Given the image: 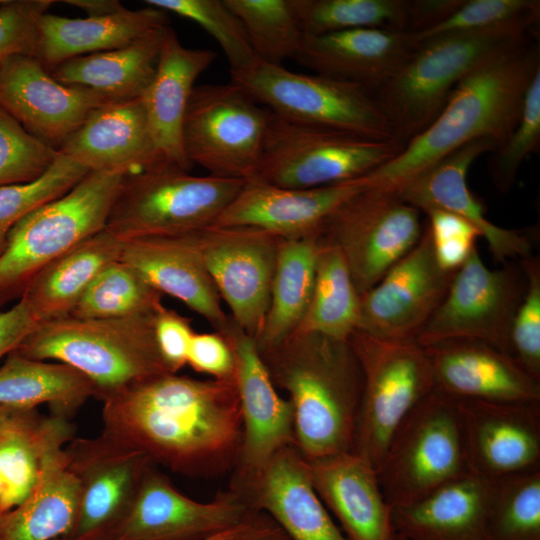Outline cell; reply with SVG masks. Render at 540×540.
I'll return each instance as SVG.
<instances>
[{"label": "cell", "instance_id": "18", "mask_svg": "<svg viewBox=\"0 0 540 540\" xmlns=\"http://www.w3.org/2000/svg\"><path fill=\"white\" fill-rule=\"evenodd\" d=\"M65 451L79 482L80 503L76 525L64 540H99L127 512L145 474L155 464L103 433L73 438Z\"/></svg>", "mask_w": 540, "mask_h": 540}, {"label": "cell", "instance_id": "38", "mask_svg": "<svg viewBox=\"0 0 540 540\" xmlns=\"http://www.w3.org/2000/svg\"><path fill=\"white\" fill-rule=\"evenodd\" d=\"M318 246V234L281 240L268 310L255 338L259 351L279 344L300 325L313 290Z\"/></svg>", "mask_w": 540, "mask_h": 540}, {"label": "cell", "instance_id": "29", "mask_svg": "<svg viewBox=\"0 0 540 540\" xmlns=\"http://www.w3.org/2000/svg\"><path fill=\"white\" fill-rule=\"evenodd\" d=\"M416 44L414 34L356 28L304 35L295 58L315 74L372 92L399 68Z\"/></svg>", "mask_w": 540, "mask_h": 540}, {"label": "cell", "instance_id": "43", "mask_svg": "<svg viewBox=\"0 0 540 540\" xmlns=\"http://www.w3.org/2000/svg\"><path fill=\"white\" fill-rule=\"evenodd\" d=\"M487 540H540V469L493 481Z\"/></svg>", "mask_w": 540, "mask_h": 540}, {"label": "cell", "instance_id": "52", "mask_svg": "<svg viewBox=\"0 0 540 540\" xmlns=\"http://www.w3.org/2000/svg\"><path fill=\"white\" fill-rule=\"evenodd\" d=\"M194 331L188 318L162 305L154 316V334L160 356L171 373L187 365Z\"/></svg>", "mask_w": 540, "mask_h": 540}, {"label": "cell", "instance_id": "44", "mask_svg": "<svg viewBox=\"0 0 540 540\" xmlns=\"http://www.w3.org/2000/svg\"><path fill=\"white\" fill-rule=\"evenodd\" d=\"M145 3L201 26L224 52L230 73L245 70L258 60L243 24L224 0H145Z\"/></svg>", "mask_w": 540, "mask_h": 540}, {"label": "cell", "instance_id": "27", "mask_svg": "<svg viewBox=\"0 0 540 540\" xmlns=\"http://www.w3.org/2000/svg\"><path fill=\"white\" fill-rule=\"evenodd\" d=\"M308 466L314 489L348 540H397L392 507L366 459L346 452L310 460Z\"/></svg>", "mask_w": 540, "mask_h": 540}, {"label": "cell", "instance_id": "1", "mask_svg": "<svg viewBox=\"0 0 540 540\" xmlns=\"http://www.w3.org/2000/svg\"><path fill=\"white\" fill-rule=\"evenodd\" d=\"M102 433L187 476L233 469L242 421L235 381L166 372L103 401Z\"/></svg>", "mask_w": 540, "mask_h": 540}, {"label": "cell", "instance_id": "32", "mask_svg": "<svg viewBox=\"0 0 540 540\" xmlns=\"http://www.w3.org/2000/svg\"><path fill=\"white\" fill-rule=\"evenodd\" d=\"M167 24L168 13L151 6L85 18L46 12L38 20L35 57L51 72L66 60L125 47Z\"/></svg>", "mask_w": 540, "mask_h": 540}, {"label": "cell", "instance_id": "22", "mask_svg": "<svg viewBox=\"0 0 540 540\" xmlns=\"http://www.w3.org/2000/svg\"><path fill=\"white\" fill-rule=\"evenodd\" d=\"M228 489L249 510L269 516L290 540H348L314 489L308 461L295 445L280 449Z\"/></svg>", "mask_w": 540, "mask_h": 540}, {"label": "cell", "instance_id": "42", "mask_svg": "<svg viewBox=\"0 0 540 540\" xmlns=\"http://www.w3.org/2000/svg\"><path fill=\"white\" fill-rule=\"evenodd\" d=\"M239 18L256 58L264 63L281 65L295 58L303 33L290 0H224Z\"/></svg>", "mask_w": 540, "mask_h": 540}, {"label": "cell", "instance_id": "19", "mask_svg": "<svg viewBox=\"0 0 540 540\" xmlns=\"http://www.w3.org/2000/svg\"><path fill=\"white\" fill-rule=\"evenodd\" d=\"M218 333L226 338L235 357L242 431L230 481H239L254 474L280 449L296 446L294 412L288 398L278 393L255 339L231 317Z\"/></svg>", "mask_w": 540, "mask_h": 540}, {"label": "cell", "instance_id": "11", "mask_svg": "<svg viewBox=\"0 0 540 540\" xmlns=\"http://www.w3.org/2000/svg\"><path fill=\"white\" fill-rule=\"evenodd\" d=\"M361 367L363 389L353 452L378 468L402 421L434 388L422 346L384 340L360 330L348 339Z\"/></svg>", "mask_w": 540, "mask_h": 540}, {"label": "cell", "instance_id": "12", "mask_svg": "<svg viewBox=\"0 0 540 540\" xmlns=\"http://www.w3.org/2000/svg\"><path fill=\"white\" fill-rule=\"evenodd\" d=\"M269 114L232 81L195 86L182 124L186 159L214 177L254 178Z\"/></svg>", "mask_w": 540, "mask_h": 540}, {"label": "cell", "instance_id": "39", "mask_svg": "<svg viewBox=\"0 0 540 540\" xmlns=\"http://www.w3.org/2000/svg\"><path fill=\"white\" fill-rule=\"evenodd\" d=\"M70 419L38 412L22 426L0 438V480L4 496L0 512L19 505L34 487L43 458L57 447H65L74 438Z\"/></svg>", "mask_w": 540, "mask_h": 540}, {"label": "cell", "instance_id": "45", "mask_svg": "<svg viewBox=\"0 0 540 540\" xmlns=\"http://www.w3.org/2000/svg\"><path fill=\"white\" fill-rule=\"evenodd\" d=\"M89 171L58 152L52 166L38 180L0 187V254L11 229L29 212L73 188Z\"/></svg>", "mask_w": 540, "mask_h": 540}, {"label": "cell", "instance_id": "4", "mask_svg": "<svg viewBox=\"0 0 540 540\" xmlns=\"http://www.w3.org/2000/svg\"><path fill=\"white\" fill-rule=\"evenodd\" d=\"M537 32L538 27L510 25L417 41L399 68L372 91L396 139L405 146L438 116L465 75Z\"/></svg>", "mask_w": 540, "mask_h": 540}, {"label": "cell", "instance_id": "46", "mask_svg": "<svg viewBox=\"0 0 540 540\" xmlns=\"http://www.w3.org/2000/svg\"><path fill=\"white\" fill-rule=\"evenodd\" d=\"M539 19L538 0H461L448 16L414 38L417 42L442 34L510 25L538 27Z\"/></svg>", "mask_w": 540, "mask_h": 540}, {"label": "cell", "instance_id": "28", "mask_svg": "<svg viewBox=\"0 0 540 540\" xmlns=\"http://www.w3.org/2000/svg\"><path fill=\"white\" fill-rule=\"evenodd\" d=\"M160 294L176 298L222 332L230 316L187 234L123 240L119 258Z\"/></svg>", "mask_w": 540, "mask_h": 540}, {"label": "cell", "instance_id": "14", "mask_svg": "<svg viewBox=\"0 0 540 540\" xmlns=\"http://www.w3.org/2000/svg\"><path fill=\"white\" fill-rule=\"evenodd\" d=\"M526 279L519 265L490 269L474 248L456 271L442 303L418 336L426 346L446 340H476L511 355L510 334Z\"/></svg>", "mask_w": 540, "mask_h": 540}, {"label": "cell", "instance_id": "56", "mask_svg": "<svg viewBox=\"0 0 540 540\" xmlns=\"http://www.w3.org/2000/svg\"><path fill=\"white\" fill-rule=\"evenodd\" d=\"M62 2L83 10L87 17L111 15L126 9L118 0H65Z\"/></svg>", "mask_w": 540, "mask_h": 540}, {"label": "cell", "instance_id": "55", "mask_svg": "<svg viewBox=\"0 0 540 540\" xmlns=\"http://www.w3.org/2000/svg\"><path fill=\"white\" fill-rule=\"evenodd\" d=\"M226 540H290L266 514L250 512Z\"/></svg>", "mask_w": 540, "mask_h": 540}, {"label": "cell", "instance_id": "5", "mask_svg": "<svg viewBox=\"0 0 540 540\" xmlns=\"http://www.w3.org/2000/svg\"><path fill=\"white\" fill-rule=\"evenodd\" d=\"M154 316H68L39 323L12 352L71 366L93 383L95 398L103 401L131 384L169 372L156 344Z\"/></svg>", "mask_w": 540, "mask_h": 540}, {"label": "cell", "instance_id": "40", "mask_svg": "<svg viewBox=\"0 0 540 540\" xmlns=\"http://www.w3.org/2000/svg\"><path fill=\"white\" fill-rule=\"evenodd\" d=\"M318 239L313 290L296 331L348 340L358 327L360 294L340 250Z\"/></svg>", "mask_w": 540, "mask_h": 540}, {"label": "cell", "instance_id": "48", "mask_svg": "<svg viewBox=\"0 0 540 540\" xmlns=\"http://www.w3.org/2000/svg\"><path fill=\"white\" fill-rule=\"evenodd\" d=\"M540 144V71L533 78L520 119L507 141L490 153L488 175L502 193L510 191L523 161L536 153Z\"/></svg>", "mask_w": 540, "mask_h": 540}, {"label": "cell", "instance_id": "3", "mask_svg": "<svg viewBox=\"0 0 540 540\" xmlns=\"http://www.w3.org/2000/svg\"><path fill=\"white\" fill-rule=\"evenodd\" d=\"M259 352L276 388L288 394L304 458L353 452L363 376L349 341L295 331Z\"/></svg>", "mask_w": 540, "mask_h": 540}, {"label": "cell", "instance_id": "30", "mask_svg": "<svg viewBox=\"0 0 540 540\" xmlns=\"http://www.w3.org/2000/svg\"><path fill=\"white\" fill-rule=\"evenodd\" d=\"M215 59L213 50L183 46L167 26L154 77L140 97L160 157L188 171L192 166L182 147L183 119L196 79Z\"/></svg>", "mask_w": 540, "mask_h": 540}, {"label": "cell", "instance_id": "59", "mask_svg": "<svg viewBox=\"0 0 540 540\" xmlns=\"http://www.w3.org/2000/svg\"><path fill=\"white\" fill-rule=\"evenodd\" d=\"M3 496H4V485L2 483V481L0 480V503L3 499Z\"/></svg>", "mask_w": 540, "mask_h": 540}, {"label": "cell", "instance_id": "8", "mask_svg": "<svg viewBox=\"0 0 540 540\" xmlns=\"http://www.w3.org/2000/svg\"><path fill=\"white\" fill-rule=\"evenodd\" d=\"M398 140H377L269 114L254 178L284 188H316L365 177L396 157Z\"/></svg>", "mask_w": 540, "mask_h": 540}, {"label": "cell", "instance_id": "57", "mask_svg": "<svg viewBox=\"0 0 540 540\" xmlns=\"http://www.w3.org/2000/svg\"><path fill=\"white\" fill-rule=\"evenodd\" d=\"M36 413V409L0 405V438L11 430L28 422Z\"/></svg>", "mask_w": 540, "mask_h": 540}, {"label": "cell", "instance_id": "6", "mask_svg": "<svg viewBox=\"0 0 540 540\" xmlns=\"http://www.w3.org/2000/svg\"><path fill=\"white\" fill-rule=\"evenodd\" d=\"M123 175L89 171L64 195L24 216L0 254V308L19 300L48 264L105 228Z\"/></svg>", "mask_w": 540, "mask_h": 540}, {"label": "cell", "instance_id": "24", "mask_svg": "<svg viewBox=\"0 0 540 540\" xmlns=\"http://www.w3.org/2000/svg\"><path fill=\"white\" fill-rule=\"evenodd\" d=\"M364 177L316 188H284L259 179L246 180L212 225L249 227L281 239L319 234L327 219L366 188Z\"/></svg>", "mask_w": 540, "mask_h": 540}, {"label": "cell", "instance_id": "9", "mask_svg": "<svg viewBox=\"0 0 540 540\" xmlns=\"http://www.w3.org/2000/svg\"><path fill=\"white\" fill-rule=\"evenodd\" d=\"M376 471L392 508L468 472L457 398L435 386L399 425Z\"/></svg>", "mask_w": 540, "mask_h": 540}, {"label": "cell", "instance_id": "20", "mask_svg": "<svg viewBox=\"0 0 540 540\" xmlns=\"http://www.w3.org/2000/svg\"><path fill=\"white\" fill-rule=\"evenodd\" d=\"M106 103L92 90L56 81L35 56L13 57L0 68V108L57 151Z\"/></svg>", "mask_w": 540, "mask_h": 540}, {"label": "cell", "instance_id": "51", "mask_svg": "<svg viewBox=\"0 0 540 540\" xmlns=\"http://www.w3.org/2000/svg\"><path fill=\"white\" fill-rule=\"evenodd\" d=\"M424 213L439 267L455 273L477 247L479 231L463 218L444 210L430 209Z\"/></svg>", "mask_w": 540, "mask_h": 540}, {"label": "cell", "instance_id": "7", "mask_svg": "<svg viewBox=\"0 0 540 540\" xmlns=\"http://www.w3.org/2000/svg\"><path fill=\"white\" fill-rule=\"evenodd\" d=\"M244 183L161 160L123 177L104 229L121 240L191 233L211 226Z\"/></svg>", "mask_w": 540, "mask_h": 540}, {"label": "cell", "instance_id": "34", "mask_svg": "<svg viewBox=\"0 0 540 540\" xmlns=\"http://www.w3.org/2000/svg\"><path fill=\"white\" fill-rule=\"evenodd\" d=\"M80 486L65 447L43 458L37 481L16 507L0 512V540H57L72 533L78 518Z\"/></svg>", "mask_w": 540, "mask_h": 540}, {"label": "cell", "instance_id": "33", "mask_svg": "<svg viewBox=\"0 0 540 540\" xmlns=\"http://www.w3.org/2000/svg\"><path fill=\"white\" fill-rule=\"evenodd\" d=\"M303 35L356 28L418 34L445 18L455 0H290Z\"/></svg>", "mask_w": 540, "mask_h": 540}, {"label": "cell", "instance_id": "15", "mask_svg": "<svg viewBox=\"0 0 540 540\" xmlns=\"http://www.w3.org/2000/svg\"><path fill=\"white\" fill-rule=\"evenodd\" d=\"M187 235L230 317L255 339L268 310L282 239L255 228L215 225Z\"/></svg>", "mask_w": 540, "mask_h": 540}, {"label": "cell", "instance_id": "26", "mask_svg": "<svg viewBox=\"0 0 540 540\" xmlns=\"http://www.w3.org/2000/svg\"><path fill=\"white\" fill-rule=\"evenodd\" d=\"M58 152L88 171L123 176L141 172L163 160L140 97L94 109Z\"/></svg>", "mask_w": 540, "mask_h": 540}, {"label": "cell", "instance_id": "21", "mask_svg": "<svg viewBox=\"0 0 540 540\" xmlns=\"http://www.w3.org/2000/svg\"><path fill=\"white\" fill-rule=\"evenodd\" d=\"M457 400L469 471L495 481L540 469V402Z\"/></svg>", "mask_w": 540, "mask_h": 540}, {"label": "cell", "instance_id": "37", "mask_svg": "<svg viewBox=\"0 0 540 540\" xmlns=\"http://www.w3.org/2000/svg\"><path fill=\"white\" fill-rule=\"evenodd\" d=\"M92 397L93 383L64 363L11 352L0 367V405L36 409L46 404L51 414L70 419Z\"/></svg>", "mask_w": 540, "mask_h": 540}, {"label": "cell", "instance_id": "58", "mask_svg": "<svg viewBox=\"0 0 540 540\" xmlns=\"http://www.w3.org/2000/svg\"><path fill=\"white\" fill-rule=\"evenodd\" d=\"M237 526H235L233 528H230L228 530H225V531H223L221 533H218V534H216V535H214V536H212V537H210V538H208L206 540H226L234 532V530L236 529ZM57 540H64V539H57Z\"/></svg>", "mask_w": 540, "mask_h": 540}, {"label": "cell", "instance_id": "50", "mask_svg": "<svg viewBox=\"0 0 540 540\" xmlns=\"http://www.w3.org/2000/svg\"><path fill=\"white\" fill-rule=\"evenodd\" d=\"M52 0H0V68L16 56H35L38 20Z\"/></svg>", "mask_w": 540, "mask_h": 540}, {"label": "cell", "instance_id": "53", "mask_svg": "<svg viewBox=\"0 0 540 540\" xmlns=\"http://www.w3.org/2000/svg\"><path fill=\"white\" fill-rule=\"evenodd\" d=\"M194 371L210 375L213 379L232 381L235 377V357L226 338L214 331L195 332L187 358Z\"/></svg>", "mask_w": 540, "mask_h": 540}, {"label": "cell", "instance_id": "31", "mask_svg": "<svg viewBox=\"0 0 540 540\" xmlns=\"http://www.w3.org/2000/svg\"><path fill=\"white\" fill-rule=\"evenodd\" d=\"M493 481L471 471L419 500L392 508L396 532L405 540H487Z\"/></svg>", "mask_w": 540, "mask_h": 540}, {"label": "cell", "instance_id": "16", "mask_svg": "<svg viewBox=\"0 0 540 540\" xmlns=\"http://www.w3.org/2000/svg\"><path fill=\"white\" fill-rule=\"evenodd\" d=\"M455 273L439 267L425 225L418 243L360 295L357 330L384 340L416 342Z\"/></svg>", "mask_w": 540, "mask_h": 540}, {"label": "cell", "instance_id": "13", "mask_svg": "<svg viewBox=\"0 0 540 540\" xmlns=\"http://www.w3.org/2000/svg\"><path fill=\"white\" fill-rule=\"evenodd\" d=\"M420 213L395 191L368 185L327 219L319 237L340 250L361 295L418 243Z\"/></svg>", "mask_w": 540, "mask_h": 540}, {"label": "cell", "instance_id": "23", "mask_svg": "<svg viewBox=\"0 0 540 540\" xmlns=\"http://www.w3.org/2000/svg\"><path fill=\"white\" fill-rule=\"evenodd\" d=\"M495 149L497 145L488 139L469 142L414 176L395 192L421 212L440 209L463 218L485 239L494 260L505 264L511 259L531 256V235L492 223L467 183V174L474 161Z\"/></svg>", "mask_w": 540, "mask_h": 540}, {"label": "cell", "instance_id": "17", "mask_svg": "<svg viewBox=\"0 0 540 540\" xmlns=\"http://www.w3.org/2000/svg\"><path fill=\"white\" fill-rule=\"evenodd\" d=\"M250 512L230 489L209 502L196 501L152 465L127 512L99 540H206L239 525Z\"/></svg>", "mask_w": 540, "mask_h": 540}, {"label": "cell", "instance_id": "60", "mask_svg": "<svg viewBox=\"0 0 540 540\" xmlns=\"http://www.w3.org/2000/svg\"><path fill=\"white\" fill-rule=\"evenodd\" d=\"M397 540H405V538L398 534Z\"/></svg>", "mask_w": 540, "mask_h": 540}, {"label": "cell", "instance_id": "47", "mask_svg": "<svg viewBox=\"0 0 540 540\" xmlns=\"http://www.w3.org/2000/svg\"><path fill=\"white\" fill-rule=\"evenodd\" d=\"M57 156L56 149L30 134L0 108V187L38 180Z\"/></svg>", "mask_w": 540, "mask_h": 540}, {"label": "cell", "instance_id": "49", "mask_svg": "<svg viewBox=\"0 0 540 540\" xmlns=\"http://www.w3.org/2000/svg\"><path fill=\"white\" fill-rule=\"evenodd\" d=\"M526 287L517 307L510 334L511 356L540 381V260L529 256L519 260Z\"/></svg>", "mask_w": 540, "mask_h": 540}, {"label": "cell", "instance_id": "41", "mask_svg": "<svg viewBox=\"0 0 540 540\" xmlns=\"http://www.w3.org/2000/svg\"><path fill=\"white\" fill-rule=\"evenodd\" d=\"M162 294L125 262L107 265L90 284L70 316L80 319H113L155 314L163 305Z\"/></svg>", "mask_w": 540, "mask_h": 540}, {"label": "cell", "instance_id": "35", "mask_svg": "<svg viewBox=\"0 0 540 540\" xmlns=\"http://www.w3.org/2000/svg\"><path fill=\"white\" fill-rule=\"evenodd\" d=\"M122 245L103 229L43 268L20 298L37 324L70 316L99 273L119 260Z\"/></svg>", "mask_w": 540, "mask_h": 540}, {"label": "cell", "instance_id": "36", "mask_svg": "<svg viewBox=\"0 0 540 540\" xmlns=\"http://www.w3.org/2000/svg\"><path fill=\"white\" fill-rule=\"evenodd\" d=\"M166 27L122 48L66 60L50 74L62 84L92 90L109 103L139 98L154 77Z\"/></svg>", "mask_w": 540, "mask_h": 540}, {"label": "cell", "instance_id": "25", "mask_svg": "<svg viewBox=\"0 0 540 540\" xmlns=\"http://www.w3.org/2000/svg\"><path fill=\"white\" fill-rule=\"evenodd\" d=\"M435 386L460 399L540 402V381L511 355L476 340H446L422 346Z\"/></svg>", "mask_w": 540, "mask_h": 540}, {"label": "cell", "instance_id": "10", "mask_svg": "<svg viewBox=\"0 0 540 540\" xmlns=\"http://www.w3.org/2000/svg\"><path fill=\"white\" fill-rule=\"evenodd\" d=\"M231 81L283 119L371 139L397 140L373 93L360 85L296 73L259 60L232 72Z\"/></svg>", "mask_w": 540, "mask_h": 540}, {"label": "cell", "instance_id": "54", "mask_svg": "<svg viewBox=\"0 0 540 540\" xmlns=\"http://www.w3.org/2000/svg\"><path fill=\"white\" fill-rule=\"evenodd\" d=\"M36 325L23 299H19L10 309L1 311L0 359L14 351Z\"/></svg>", "mask_w": 540, "mask_h": 540}, {"label": "cell", "instance_id": "2", "mask_svg": "<svg viewBox=\"0 0 540 540\" xmlns=\"http://www.w3.org/2000/svg\"><path fill=\"white\" fill-rule=\"evenodd\" d=\"M539 71L538 36L490 56L461 79L425 130L364 177L367 184L396 191L469 142L488 139L499 148L516 127L527 90Z\"/></svg>", "mask_w": 540, "mask_h": 540}]
</instances>
